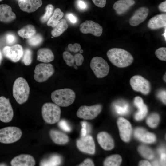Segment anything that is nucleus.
Returning <instances> with one entry per match:
<instances>
[{
	"mask_svg": "<svg viewBox=\"0 0 166 166\" xmlns=\"http://www.w3.org/2000/svg\"><path fill=\"white\" fill-rule=\"evenodd\" d=\"M58 125L61 129L65 132H69L71 130V128L68 124L63 119L59 121Z\"/></svg>",
	"mask_w": 166,
	"mask_h": 166,
	"instance_id": "39",
	"label": "nucleus"
},
{
	"mask_svg": "<svg viewBox=\"0 0 166 166\" xmlns=\"http://www.w3.org/2000/svg\"><path fill=\"white\" fill-rule=\"evenodd\" d=\"M156 57L160 60L166 61V48L162 47L157 49L155 52Z\"/></svg>",
	"mask_w": 166,
	"mask_h": 166,
	"instance_id": "38",
	"label": "nucleus"
},
{
	"mask_svg": "<svg viewBox=\"0 0 166 166\" xmlns=\"http://www.w3.org/2000/svg\"><path fill=\"white\" fill-rule=\"evenodd\" d=\"M146 131L144 128H136L134 132V135L136 138L140 140L142 135Z\"/></svg>",
	"mask_w": 166,
	"mask_h": 166,
	"instance_id": "42",
	"label": "nucleus"
},
{
	"mask_svg": "<svg viewBox=\"0 0 166 166\" xmlns=\"http://www.w3.org/2000/svg\"><path fill=\"white\" fill-rule=\"evenodd\" d=\"M68 26L66 20L62 19L53 27L51 31V34L54 37L59 36L68 28Z\"/></svg>",
	"mask_w": 166,
	"mask_h": 166,
	"instance_id": "26",
	"label": "nucleus"
},
{
	"mask_svg": "<svg viewBox=\"0 0 166 166\" xmlns=\"http://www.w3.org/2000/svg\"><path fill=\"white\" fill-rule=\"evenodd\" d=\"M61 157L57 155H53L49 158L42 160L40 163V166H58L61 163Z\"/></svg>",
	"mask_w": 166,
	"mask_h": 166,
	"instance_id": "27",
	"label": "nucleus"
},
{
	"mask_svg": "<svg viewBox=\"0 0 166 166\" xmlns=\"http://www.w3.org/2000/svg\"><path fill=\"white\" fill-rule=\"evenodd\" d=\"M22 61L26 65H29L32 61V52L31 49L27 48L23 52Z\"/></svg>",
	"mask_w": 166,
	"mask_h": 166,
	"instance_id": "32",
	"label": "nucleus"
},
{
	"mask_svg": "<svg viewBox=\"0 0 166 166\" xmlns=\"http://www.w3.org/2000/svg\"><path fill=\"white\" fill-rule=\"evenodd\" d=\"M166 28H165L164 34H162V35L164 36V38H165V41L166 40Z\"/></svg>",
	"mask_w": 166,
	"mask_h": 166,
	"instance_id": "55",
	"label": "nucleus"
},
{
	"mask_svg": "<svg viewBox=\"0 0 166 166\" xmlns=\"http://www.w3.org/2000/svg\"><path fill=\"white\" fill-rule=\"evenodd\" d=\"M159 10L161 11L164 12H166V1L160 3L158 6Z\"/></svg>",
	"mask_w": 166,
	"mask_h": 166,
	"instance_id": "50",
	"label": "nucleus"
},
{
	"mask_svg": "<svg viewBox=\"0 0 166 166\" xmlns=\"http://www.w3.org/2000/svg\"><path fill=\"white\" fill-rule=\"evenodd\" d=\"M138 151L140 154L146 159H152L154 157L153 152L148 147L144 145L140 146L138 148Z\"/></svg>",
	"mask_w": 166,
	"mask_h": 166,
	"instance_id": "30",
	"label": "nucleus"
},
{
	"mask_svg": "<svg viewBox=\"0 0 166 166\" xmlns=\"http://www.w3.org/2000/svg\"><path fill=\"white\" fill-rule=\"evenodd\" d=\"M90 67L96 76L98 78L105 77L109 72V67L107 62L99 57H95L92 59Z\"/></svg>",
	"mask_w": 166,
	"mask_h": 166,
	"instance_id": "6",
	"label": "nucleus"
},
{
	"mask_svg": "<svg viewBox=\"0 0 166 166\" xmlns=\"http://www.w3.org/2000/svg\"><path fill=\"white\" fill-rule=\"evenodd\" d=\"M130 84L134 91L140 92L144 95H147L150 92L151 85L146 79L139 75L132 77L130 80Z\"/></svg>",
	"mask_w": 166,
	"mask_h": 166,
	"instance_id": "8",
	"label": "nucleus"
},
{
	"mask_svg": "<svg viewBox=\"0 0 166 166\" xmlns=\"http://www.w3.org/2000/svg\"><path fill=\"white\" fill-rule=\"evenodd\" d=\"M69 49L71 52L74 53L80 51L81 49L80 45L77 43H75L73 45L69 44L68 45Z\"/></svg>",
	"mask_w": 166,
	"mask_h": 166,
	"instance_id": "40",
	"label": "nucleus"
},
{
	"mask_svg": "<svg viewBox=\"0 0 166 166\" xmlns=\"http://www.w3.org/2000/svg\"><path fill=\"white\" fill-rule=\"evenodd\" d=\"M22 132L17 127L10 126L0 129V142L12 143L18 141L21 137Z\"/></svg>",
	"mask_w": 166,
	"mask_h": 166,
	"instance_id": "5",
	"label": "nucleus"
},
{
	"mask_svg": "<svg viewBox=\"0 0 166 166\" xmlns=\"http://www.w3.org/2000/svg\"><path fill=\"white\" fill-rule=\"evenodd\" d=\"M2 0H0V1H2Z\"/></svg>",
	"mask_w": 166,
	"mask_h": 166,
	"instance_id": "60",
	"label": "nucleus"
},
{
	"mask_svg": "<svg viewBox=\"0 0 166 166\" xmlns=\"http://www.w3.org/2000/svg\"><path fill=\"white\" fill-rule=\"evenodd\" d=\"M166 155L165 152L161 154L160 162L161 164L163 166L166 165Z\"/></svg>",
	"mask_w": 166,
	"mask_h": 166,
	"instance_id": "51",
	"label": "nucleus"
},
{
	"mask_svg": "<svg viewBox=\"0 0 166 166\" xmlns=\"http://www.w3.org/2000/svg\"><path fill=\"white\" fill-rule=\"evenodd\" d=\"M10 164L12 166H34L35 164V161L31 155L21 154L14 157Z\"/></svg>",
	"mask_w": 166,
	"mask_h": 166,
	"instance_id": "17",
	"label": "nucleus"
},
{
	"mask_svg": "<svg viewBox=\"0 0 166 166\" xmlns=\"http://www.w3.org/2000/svg\"><path fill=\"white\" fill-rule=\"evenodd\" d=\"M42 117L46 122L53 124L60 120L61 110L59 106L55 103H46L42 106Z\"/></svg>",
	"mask_w": 166,
	"mask_h": 166,
	"instance_id": "4",
	"label": "nucleus"
},
{
	"mask_svg": "<svg viewBox=\"0 0 166 166\" xmlns=\"http://www.w3.org/2000/svg\"><path fill=\"white\" fill-rule=\"evenodd\" d=\"M149 10L145 7H141L133 13L129 20L130 24L132 26H136L143 22L147 18Z\"/></svg>",
	"mask_w": 166,
	"mask_h": 166,
	"instance_id": "15",
	"label": "nucleus"
},
{
	"mask_svg": "<svg viewBox=\"0 0 166 166\" xmlns=\"http://www.w3.org/2000/svg\"><path fill=\"white\" fill-rule=\"evenodd\" d=\"M97 139L98 143L104 149L110 150L113 148V140L108 133L105 132H99L97 135Z\"/></svg>",
	"mask_w": 166,
	"mask_h": 166,
	"instance_id": "18",
	"label": "nucleus"
},
{
	"mask_svg": "<svg viewBox=\"0 0 166 166\" xmlns=\"http://www.w3.org/2000/svg\"><path fill=\"white\" fill-rule=\"evenodd\" d=\"M4 56L14 62H17L22 58L23 51L22 46L15 44L12 46H6L3 49Z\"/></svg>",
	"mask_w": 166,
	"mask_h": 166,
	"instance_id": "13",
	"label": "nucleus"
},
{
	"mask_svg": "<svg viewBox=\"0 0 166 166\" xmlns=\"http://www.w3.org/2000/svg\"><path fill=\"white\" fill-rule=\"evenodd\" d=\"M79 51L80 53H82L83 52V50L82 49H80Z\"/></svg>",
	"mask_w": 166,
	"mask_h": 166,
	"instance_id": "59",
	"label": "nucleus"
},
{
	"mask_svg": "<svg viewBox=\"0 0 166 166\" xmlns=\"http://www.w3.org/2000/svg\"><path fill=\"white\" fill-rule=\"evenodd\" d=\"M77 5L78 8L81 10H83L87 8V5L83 0H77Z\"/></svg>",
	"mask_w": 166,
	"mask_h": 166,
	"instance_id": "43",
	"label": "nucleus"
},
{
	"mask_svg": "<svg viewBox=\"0 0 166 166\" xmlns=\"http://www.w3.org/2000/svg\"><path fill=\"white\" fill-rule=\"evenodd\" d=\"M153 165L157 166L159 165V164L157 161H154L152 163Z\"/></svg>",
	"mask_w": 166,
	"mask_h": 166,
	"instance_id": "54",
	"label": "nucleus"
},
{
	"mask_svg": "<svg viewBox=\"0 0 166 166\" xmlns=\"http://www.w3.org/2000/svg\"><path fill=\"white\" fill-rule=\"evenodd\" d=\"M63 15L64 13L61 9L59 8H56L54 10L52 15L48 20L47 25L52 27H55L59 22Z\"/></svg>",
	"mask_w": 166,
	"mask_h": 166,
	"instance_id": "28",
	"label": "nucleus"
},
{
	"mask_svg": "<svg viewBox=\"0 0 166 166\" xmlns=\"http://www.w3.org/2000/svg\"><path fill=\"white\" fill-rule=\"evenodd\" d=\"M134 102L135 105L138 109V111L135 115V118L137 121L141 120L147 113V107L144 103L142 99L139 96H136L135 98Z\"/></svg>",
	"mask_w": 166,
	"mask_h": 166,
	"instance_id": "22",
	"label": "nucleus"
},
{
	"mask_svg": "<svg viewBox=\"0 0 166 166\" xmlns=\"http://www.w3.org/2000/svg\"><path fill=\"white\" fill-rule=\"evenodd\" d=\"M35 27L31 24L27 25L18 31V35L23 38L29 39L36 34Z\"/></svg>",
	"mask_w": 166,
	"mask_h": 166,
	"instance_id": "25",
	"label": "nucleus"
},
{
	"mask_svg": "<svg viewBox=\"0 0 166 166\" xmlns=\"http://www.w3.org/2000/svg\"><path fill=\"white\" fill-rule=\"evenodd\" d=\"M42 0H18V5L22 11L31 13L34 12L41 6Z\"/></svg>",
	"mask_w": 166,
	"mask_h": 166,
	"instance_id": "16",
	"label": "nucleus"
},
{
	"mask_svg": "<svg viewBox=\"0 0 166 166\" xmlns=\"http://www.w3.org/2000/svg\"><path fill=\"white\" fill-rule=\"evenodd\" d=\"M74 61L77 66L81 65L84 61V57L83 55L80 53L76 54L74 56Z\"/></svg>",
	"mask_w": 166,
	"mask_h": 166,
	"instance_id": "41",
	"label": "nucleus"
},
{
	"mask_svg": "<svg viewBox=\"0 0 166 166\" xmlns=\"http://www.w3.org/2000/svg\"><path fill=\"white\" fill-rule=\"evenodd\" d=\"M64 60L67 65L69 66H73L74 64V56L69 52L65 51L63 53Z\"/></svg>",
	"mask_w": 166,
	"mask_h": 166,
	"instance_id": "36",
	"label": "nucleus"
},
{
	"mask_svg": "<svg viewBox=\"0 0 166 166\" xmlns=\"http://www.w3.org/2000/svg\"><path fill=\"white\" fill-rule=\"evenodd\" d=\"M54 72L53 66L51 64L40 63L35 66L34 77L37 81L39 82H43L51 76Z\"/></svg>",
	"mask_w": 166,
	"mask_h": 166,
	"instance_id": "7",
	"label": "nucleus"
},
{
	"mask_svg": "<svg viewBox=\"0 0 166 166\" xmlns=\"http://www.w3.org/2000/svg\"><path fill=\"white\" fill-rule=\"evenodd\" d=\"M101 109L102 106L100 104L90 106L82 105L77 110V115L78 117L85 120H92L98 116Z\"/></svg>",
	"mask_w": 166,
	"mask_h": 166,
	"instance_id": "9",
	"label": "nucleus"
},
{
	"mask_svg": "<svg viewBox=\"0 0 166 166\" xmlns=\"http://www.w3.org/2000/svg\"><path fill=\"white\" fill-rule=\"evenodd\" d=\"M30 92L29 85L24 78L19 77L15 81L13 87V95L19 104H22L27 101Z\"/></svg>",
	"mask_w": 166,
	"mask_h": 166,
	"instance_id": "3",
	"label": "nucleus"
},
{
	"mask_svg": "<svg viewBox=\"0 0 166 166\" xmlns=\"http://www.w3.org/2000/svg\"><path fill=\"white\" fill-rule=\"evenodd\" d=\"M166 91L165 90L160 92L158 94V97L165 104H166Z\"/></svg>",
	"mask_w": 166,
	"mask_h": 166,
	"instance_id": "48",
	"label": "nucleus"
},
{
	"mask_svg": "<svg viewBox=\"0 0 166 166\" xmlns=\"http://www.w3.org/2000/svg\"><path fill=\"white\" fill-rule=\"evenodd\" d=\"M117 124L121 139L125 142L129 141L132 132L130 123L125 118L120 117L117 120Z\"/></svg>",
	"mask_w": 166,
	"mask_h": 166,
	"instance_id": "14",
	"label": "nucleus"
},
{
	"mask_svg": "<svg viewBox=\"0 0 166 166\" xmlns=\"http://www.w3.org/2000/svg\"><path fill=\"white\" fill-rule=\"evenodd\" d=\"M140 140L146 143H151L156 141V137L153 133L146 131L142 135Z\"/></svg>",
	"mask_w": 166,
	"mask_h": 166,
	"instance_id": "35",
	"label": "nucleus"
},
{
	"mask_svg": "<svg viewBox=\"0 0 166 166\" xmlns=\"http://www.w3.org/2000/svg\"><path fill=\"white\" fill-rule=\"evenodd\" d=\"M135 3L134 0H119L114 3L113 7L116 14L120 15L125 13Z\"/></svg>",
	"mask_w": 166,
	"mask_h": 166,
	"instance_id": "21",
	"label": "nucleus"
},
{
	"mask_svg": "<svg viewBox=\"0 0 166 166\" xmlns=\"http://www.w3.org/2000/svg\"><path fill=\"white\" fill-rule=\"evenodd\" d=\"M158 151H159V153H160V154L162 153L165 152L164 149L163 148L159 149Z\"/></svg>",
	"mask_w": 166,
	"mask_h": 166,
	"instance_id": "53",
	"label": "nucleus"
},
{
	"mask_svg": "<svg viewBox=\"0 0 166 166\" xmlns=\"http://www.w3.org/2000/svg\"><path fill=\"white\" fill-rule=\"evenodd\" d=\"M13 108L9 99L0 97V120L4 123L10 121L13 117Z\"/></svg>",
	"mask_w": 166,
	"mask_h": 166,
	"instance_id": "10",
	"label": "nucleus"
},
{
	"mask_svg": "<svg viewBox=\"0 0 166 166\" xmlns=\"http://www.w3.org/2000/svg\"><path fill=\"white\" fill-rule=\"evenodd\" d=\"M160 121L159 115L156 113L151 114L147 118L146 123L150 127L152 128L156 127Z\"/></svg>",
	"mask_w": 166,
	"mask_h": 166,
	"instance_id": "31",
	"label": "nucleus"
},
{
	"mask_svg": "<svg viewBox=\"0 0 166 166\" xmlns=\"http://www.w3.org/2000/svg\"><path fill=\"white\" fill-rule=\"evenodd\" d=\"M45 9V13L40 18L41 22L43 23L49 19L53 13L54 7L52 5L49 4L46 6Z\"/></svg>",
	"mask_w": 166,
	"mask_h": 166,
	"instance_id": "34",
	"label": "nucleus"
},
{
	"mask_svg": "<svg viewBox=\"0 0 166 166\" xmlns=\"http://www.w3.org/2000/svg\"><path fill=\"white\" fill-rule=\"evenodd\" d=\"M139 165L141 166H151L150 163L146 160H142L140 161L139 163Z\"/></svg>",
	"mask_w": 166,
	"mask_h": 166,
	"instance_id": "52",
	"label": "nucleus"
},
{
	"mask_svg": "<svg viewBox=\"0 0 166 166\" xmlns=\"http://www.w3.org/2000/svg\"><path fill=\"white\" fill-rule=\"evenodd\" d=\"M37 60L45 63L49 62L53 60L54 55L52 50L49 48H42L37 52Z\"/></svg>",
	"mask_w": 166,
	"mask_h": 166,
	"instance_id": "24",
	"label": "nucleus"
},
{
	"mask_svg": "<svg viewBox=\"0 0 166 166\" xmlns=\"http://www.w3.org/2000/svg\"><path fill=\"white\" fill-rule=\"evenodd\" d=\"M66 16L67 18L72 23L75 24L77 22V18L73 14H66Z\"/></svg>",
	"mask_w": 166,
	"mask_h": 166,
	"instance_id": "47",
	"label": "nucleus"
},
{
	"mask_svg": "<svg viewBox=\"0 0 166 166\" xmlns=\"http://www.w3.org/2000/svg\"><path fill=\"white\" fill-rule=\"evenodd\" d=\"M122 161L121 156L118 155H113L106 158L104 162L105 166H118Z\"/></svg>",
	"mask_w": 166,
	"mask_h": 166,
	"instance_id": "29",
	"label": "nucleus"
},
{
	"mask_svg": "<svg viewBox=\"0 0 166 166\" xmlns=\"http://www.w3.org/2000/svg\"><path fill=\"white\" fill-rule=\"evenodd\" d=\"M94 4L97 6L103 8L106 3V0H92Z\"/></svg>",
	"mask_w": 166,
	"mask_h": 166,
	"instance_id": "45",
	"label": "nucleus"
},
{
	"mask_svg": "<svg viewBox=\"0 0 166 166\" xmlns=\"http://www.w3.org/2000/svg\"><path fill=\"white\" fill-rule=\"evenodd\" d=\"M73 66L74 68H75V69H78V68H77V65H75L74 64L73 65Z\"/></svg>",
	"mask_w": 166,
	"mask_h": 166,
	"instance_id": "57",
	"label": "nucleus"
},
{
	"mask_svg": "<svg viewBox=\"0 0 166 166\" xmlns=\"http://www.w3.org/2000/svg\"><path fill=\"white\" fill-rule=\"evenodd\" d=\"M6 40L7 43L10 45L16 42V38L14 34H9L6 35Z\"/></svg>",
	"mask_w": 166,
	"mask_h": 166,
	"instance_id": "44",
	"label": "nucleus"
},
{
	"mask_svg": "<svg viewBox=\"0 0 166 166\" xmlns=\"http://www.w3.org/2000/svg\"><path fill=\"white\" fill-rule=\"evenodd\" d=\"M115 109L116 112L120 114H126L128 112V106L127 104H124L123 105H116L115 106Z\"/></svg>",
	"mask_w": 166,
	"mask_h": 166,
	"instance_id": "37",
	"label": "nucleus"
},
{
	"mask_svg": "<svg viewBox=\"0 0 166 166\" xmlns=\"http://www.w3.org/2000/svg\"><path fill=\"white\" fill-rule=\"evenodd\" d=\"M15 14L12 11L11 8L6 4L0 5V21L5 23H9L16 18Z\"/></svg>",
	"mask_w": 166,
	"mask_h": 166,
	"instance_id": "20",
	"label": "nucleus"
},
{
	"mask_svg": "<svg viewBox=\"0 0 166 166\" xmlns=\"http://www.w3.org/2000/svg\"><path fill=\"white\" fill-rule=\"evenodd\" d=\"M49 135L53 141L57 144H65L69 141V137L66 134L57 130L51 129Z\"/></svg>",
	"mask_w": 166,
	"mask_h": 166,
	"instance_id": "23",
	"label": "nucleus"
},
{
	"mask_svg": "<svg viewBox=\"0 0 166 166\" xmlns=\"http://www.w3.org/2000/svg\"><path fill=\"white\" fill-rule=\"evenodd\" d=\"M79 150L84 153L93 155L95 153V146L93 137L90 135L81 137L76 141Z\"/></svg>",
	"mask_w": 166,
	"mask_h": 166,
	"instance_id": "11",
	"label": "nucleus"
},
{
	"mask_svg": "<svg viewBox=\"0 0 166 166\" xmlns=\"http://www.w3.org/2000/svg\"><path fill=\"white\" fill-rule=\"evenodd\" d=\"M166 14H157L151 18L147 24L148 27L151 30H157L166 27Z\"/></svg>",
	"mask_w": 166,
	"mask_h": 166,
	"instance_id": "19",
	"label": "nucleus"
},
{
	"mask_svg": "<svg viewBox=\"0 0 166 166\" xmlns=\"http://www.w3.org/2000/svg\"><path fill=\"white\" fill-rule=\"evenodd\" d=\"M107 55L114 65L119 68L127 67L133 61V58L131 53L122 49L112 48L107 51Z\"/></svg>",
	"mask_w": 166,
	"mask_h": 166,
	"instance_id": "1",
	"label": "nucleus"
},
{
	"mask_svg": "<svg viewBox=\"0 0 166 166\" xmlns=\"http://www.w3.org/2000/svg\"><path fill=\"white\" fill-rule=\"evenodd\" d=\"M52 101L58 105L67 107L73 103L75 98L74 92L69 88L56 90L51 94Z\"/></svg>",
	"mask_w": 166,
	"mask_h": 166,
	"instance_id": "2",
	"label": "nucleus"
},
{
	"mask_svg": "<svg viewBox=\"0 0 166 166\" xmlns=\"http://www.w3.org/2000/svg\"><path fill=\"white\" fill-rule=\"evenodd\" d=\"M166 73H165L163 77L164 80L165 82H166Z\"/></svg>",
	"mask_w": 166,
	"mask_h": 166,
	"instance_id": "56",
	"label": "nucleus"
},
{
	"mask_svg": "<svg viewBox=\"0 0 166 166\" xmlns=\"http://www.w3.org/2000/svg\"><path fill=\"white\" fill-rule=\"evenodd\" d=\"M2 58V55L1 52H0V64L1 62V61Z\"/></svg>",
	"mask_w": 166,
	"mask_h": 166,
	"instance_id": "58",
	"label": "nucleus"
},
{
	"mask_svg": "<svg viewBox=\"0 0 166 166\" xmlns=\"http://www.w3.org/2000/svg\"><path fill=\"white\" fill-rule=\"evenodd\" d=\"M81 124L82 128L81 131V137H84L86 135V123L85 122H82Z\"/></svg>",
	"mask_w": 166,
	"mask_h": 166,
	"instance_id": "49",
	"label": "nucleus"
},
{
	"mask_svg": "<svg viewBox=\"0 0 166 166\" xmlns=\"http://www.w3.org/2000/svg\"><path fill=\"white\" fill-rule=\"evenodd\" d=\"M94 165V164L93 161L89 158L86 159L83 162L78 165L79 166H93Z\"/></svg>",
	"mask_w": 166,
	"mask_h": 166,
	"instance_id": "46",
	"label": "nucleus"
},
{
	"mask_svg": "<svg viewBox=\"0 0 166 166\" xmlns=\"http://www.w3.org/2000/svg\"><path fill=\"white\" fill-rule=\"evenodd\" d=\"M80 30L83 34L90 33L99 37L102 34L103 28L99 24L93 21L86 20L80 25Z\"/></svg>",
	"mask_w": 166,
	"mask_h": 166,
	"instance_id": "12",
	"label": "nucleus"
},
{
	"mask_svg": "<svg viewBox=\"0 0 166 166\" xmlns=\"http://www.w3.org/2000/svg\"><path fill=\"white\" fill-rule=\"evenodd\" d=\"M28 44L32 46H36L40 45L43 41V38L39 34H35L28 39Z\"/></svg>",
	"mask_w": 166,
	"mask_h": 166,
	"instance_id": "33",
	"label": "nucleus"
}]
</instances>
